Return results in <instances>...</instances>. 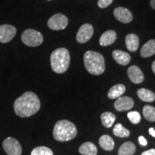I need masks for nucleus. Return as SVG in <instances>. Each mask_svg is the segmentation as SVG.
I'll return each mask as SVG.
<instances>
[{
    "mask_svg": "<svg viewBox=\"0 0 155 155\" xmlns=\"http://www.w3.org/2000/svg\"><path fill=\"white\" fill-rule=\"evenodd\" d=\"M40 108V101L33 92L27 91L15 100L14 110L19 117L27 118L34 115Z\"/></svg>",
    "mask_w": 155,
    "mask_h": 155,
    "instance_id": "1",
    "label": "nucleus"
},
{
    "mask_svg": "<svg viewBox=\"0 0 155 155\" xmlns=\"http://www.w3.org/2000/svg\"><path fill=\"white\" fill-rule=\"evenodd\" d=\"M84 65L88 73L98 75L105 71V60L101 54L96 51L88 50L83 57Z\"/></svg>",
    "mask_w": 155,
    "mask_h": 155,
    "instance_id": "2",
    "label": "nucleus"
},
{
    "mask_svg": "<svg viewBox=\"0 0 155 155\" xmlns=\"http://www.w3.org/2000/svg\"><path fill=\"white\" fill-rule=\"evenodd\" d=\"M53 134L55 140L62 142L68 141L76 137L77 129L73 122L68 120H61L55 124Z\"/></svg>",
    "mask_w": 155,
    "mask_h": 155,
    "instance_id": "3",
    "label": "nucleus"
},
{
    "mask_svg": "<svg viewBox=\"0 0 155 155\" xmlns=\"http://www.w3.org/2000/svg\"><path fill=\"white\" fill-rule=\"evenodd\" d=\"M71 56L66 48H61L54 50L50 55V64L53 71L56 73H63L68 69Z\"/></svg>",
    "mask_w": 155,
    "mask_h": 155,
    "instance_id": "4",
    "label": "nucleus"
},
{
    "mask_svg": "<svg viewBox=\"0 0 155 155\" xmlns=\"http://www.w3.org/2000/svg\"><path fill=\"white\" fill-rule=\"evenodd\" d=\"M22 41L29 47H38L43 42V37L40 32L33 29H28L23 32Z\"/></svg>",
    "mask_w": 155,
    "mask_h": 155,
    "instance_id": "5",
    "label": "nucleus"
},
{
    "mask_svg": "<svg viewBox=\"0 0 155 155\" xmlns=\"http://www.w3.org/2000/svg\"><path fill=\"white\" fill-rule=\"evenodd\" d=\"M3 149L8 155H21L22 149L21 144L13 137H7L2 143Z\"/></svg>",
    "mask_w": 155,
    "mask_h": 155,
    "instance_id": "6",
    "label": "nucleus"
},
{
    "mask_svg": "<svg viewBox=\"0 0 155 155\" xmlns=\"http://www.w3.org/2000/svg\"><path fill=\"white\" fill-rule=\"evenodd\" d=\"M68 25V19L62 14H56L48 21V28L53 30H64Z\"/></svg>",
    "mask_w": 155,
    "mask_h": 155,
    "instance_id": "7",
    "label": "nucleus"
},
{
    "mask_svg": "<svg viewBox=\"0 0 155 155\" xmlns=\"http://www.w3.org/2000/svg\"><path fill=\"white\" fill-rule=\"evenodd\" d=\"M94 28L91 24H84L79 28L76 35V40L79 43H86L94 35Z\"/></svg>",
    "mask_w": 155,
    "mask_h": 155,
    "instance_id": "8",
    "label": "nucleus"
},
{
    "mask_svg": "<svg viewBox=\"0 0 155 155\" xmlns=\"http://www.w3.org/2000/svg\"><path fill=\"white\" fill-rule=\"evenodd\" d=\"M17 30L10 25H2L0 26V42L6 43L11 41L15 38Z\"/></svg>",
    "mask_w": 155,
    "mask_h": 155,
    "instance_id": "9",
    "label": "nucleus"
},
{
    "mask_svg": "<svg viewBox=\"0 0 155 155\" xmlns=\"http://www.w3.org/2000/svg\"><path fill=\"white\" fill-rule=\"evenodd\" d=\"M134 102L130 97L121 96L118 98L114 103V108L118 111H128L133 108Z\"/></svg>",
    "mask_w": 155,
    "mask_h": 155,
    "instance_id": "10",
    "label": "nucleus"
},
{
    "mask_svg": "<svg viewBox=\"0 0 155 155\" xmlns=\"http://www.w3.org/2000/svg\"><path fill=\"white\" fill-rule=\"evenodd\" d=\"M114 17L122 23H129L132 21L133 15L129 9L124 7H117L114 11Z\"/></svg>",
    "mask_w": 155,
    "mask_h": 155,
    "instance_id": "11",
    "label": "nucleus"
},
{
    "mask_svg": "<svg viewBox=\"0 0 155 155\" xmlns=\"http://www.w3.org/2000/svg\"><path fill=\"white\" fill-rule=\"evenodd\" d=\"M128 77L131 82L135 84H139L144 80V76L141 70L137 65H131L127 71Z\"/></svg>",
    "mask_w": 155,
    "mask_h": 155,
    "instance_id": "12",
    "label": "nucleus"
},
{
    "mask_svg": "<svg viewBox=\"0 0 155 155\" xmlns=\"http://www.w3.org/2000/svg\"><path fill=\"white\" fill-rule=\"evenodd\" d=\"M116 38H117L116 32L114 30H110L106 31L101 36L99 40L100 45L101 46H104V47L111 45L114 43V42L116 41Z\"/></svg>",
    "mask_w": 155,
    "mask_h": 155,
    "instance_id": "13",
    "label": "nucleus"
},
{
    "mask_svg": "<svg viewBox=\"0 0 155 155\" xmlns=\"http://www.w3.org/2000/svg\"><path fill=\"white\" fill-rule=\"evenodd\" d=\"M112 55H113L114 59L115 60L116 63H118L119 65H128L131 61L130 55L124 51H122V50H114L113 53H112Z\"/></svg>",
    "mask_w": 155,
    "mask_h": 155,
    "instance_id": "14",
    "label": "nucleus"
},
{
    "mask_svg": "<svg viewBox=\"0 0 155 155\" xmlns=\"http://www.w3.org/2000/svg\"><path fill=\"white\" fill-rule=\"evenodd\" d=\"M126 45L131 52H136L139 48V39L135 34H129L126 37Z\"/></svg>",
    "mask_w": 155,
    "mask_h": 155,
    "instance_id": "15",
    "label": "nucleus"
},
{
    "mask_svg": "<svg viewBox=\"0 0 155 155\" xmlns=\"http://www.w3.org/2000/svg\"><path fill=\"white\" fill-rule=\"evenodd\" d=\"M141 56L142 58H149L155 54V40H149L141 48L140 52Z\"/></svg>",
    "mask_w": 155,
    "mask_h": 155,
    "instance_id": "16",
    "label": "nucleus"
},
{
    "mask_svg": "<svg viewBox=\"0 0 155 155\" xmlns=\"http://www.w3.org/2000/svg\"><path fill=\"white\" fill-rule=\"evenodd\" d=\"M126 91V87L123 84H116L112 86L108 92V97L110 99H116L119 98Z\"/></svg>",
    "mask_w": 155,
    "mask_h": 155,
    "instance_id": "17",
    "label": "nucleus"
},
{
    "mask_svg": "<svg viewBox=\"0 0 155 155\" xmlns=\"http://www.w3.org/2000/svg\"><path fill=\"white\" fill-rule=\"evenodd\" d=\"M79 152L83 155H96L98 150L96 145L90 141L83 143L79 147Z\"/></svg>",
    "mask_w": 155,
    "mask_h": 155,
    "instance_id": "18",
    "label": "nucleus"
},
{
    "mask_svg": "<svg viewBox=\"0 0 155 155\" xmlns=\"http://www.w3.org/2000/svg\"><path fill=\"white\" fill-rule=\"evenodd\" d=\"M137 96L145 102H153L155 100V94L147 88H140L137 91Z\"/></svg>",
    "mask_w": 155,
    "mask_h": 155,
    "instance_id": "19",
    "label": "nucleus"
},
{
    "mask_svg": "<svg viewBox=\"0 0 155 155\" xmlns=\"http://www.w3.org/2000/svg\"><path fill=\"white\" fill-rule=\"evenodd\" d=\"M99 145L106 151H111L114 148V141L110 136L103 135L99 139Z\"/></svg>",
    "mask_w": 155,
    "mask_h": 155,
    "instance_id": "20",
    "label": "nucleus"
},
{
    "mask_svg": "<svg viewBox=\"0 0 155 155\" xmlns=\"http://www.w3.org/2000/svg\"><path fill=\"white\" fill-rule=\"evenodd\" d=\"M136 152V146L131 141H127L120 147L118 155H133Z\"/></svg>",
    "mask_w": 155,
    "mask_h": 155,
    "instance_id": "21",
    "label": "nucleus"
},
{
    "mask_svg": "<svg viewBox=\"0 0 155 155\" xmlns=\"http://www.w3.org/2000/svg\"><path fill=\"white\" fill-rule=\"evenodd\" d=\"M102 124L106 128H110L113 126L114 121L116 120V116L111 112H104L101 116Z\"/></svg>",
    "mask_w": 155,
    "mask_h": 155,
    "instance_id": "22",
    "label": "nucleus"
},
{
    "mask_svg": "<svg viewBox=\"0 0 155 155\" xmlns=\"http://www.w3.org/2000/svg\"><path fill=\"white\" fill-rule=\"evenodd\" d=\"M113 133L116 137H121V138L128 137L130 134V131L124 127L121 124H117L115 125L113 129Z\"/></svg>",
    "mask_w": 155,
    "mask_h": 155,
    "instance_id": "23",
    "label": "nucleus"
},
{
    "mask_svg": "<svg viewBox=\"0 0 155 155\" xmlns=\"http://www.w3.org/2000/svg\"><path fill=\"white\" fill-rule=\"evenodd\" d=\"M143 115L147 121H155V108L150 105H146L143 108Z\"/></svg>",
    "mask_w": 155,
    "mask_h": 155,
    "instance_id": "24",
    "label": "nucleus"
},
{
    "mask_svg": "<svg viewBox=\"0 0 155 155\" xmlns=\"http://www.w3.org/2000/svg\"><path fill=\"white\" fill-rule=\"evenodd\" d=\"M31 155H53V152L48 147L41 146L33 149L31 152Z\"/></svg>",
    "mask_w": 155,
    "mask_h": 155,
    "instance_id": "25",
    "label": "nucleus"
},
{
    "mask_svg": "<svg viewBox=\"0 0 155 155\" xmlns=\"http://www.w3.org/2000/svg\"><path fill=\"white\" fill-rule=\"evenodd\" d=\"M127 117L133 124H137L141 121V115L137 111H130L127 114Z\"/></svg>",
    "mask_w": 155,
    "mask_h": 155,
    "instance_id": "26",
    "label": "nucleus"
},
{
    "mask_svg": "<svg viewBox=\"0 0 155 155\" xmlns=\"http://www.w3.org/2000/svg\"><path fill=\"white\" fill-rule=\"evenodd\" d=\"M113 1L114 0H98V6L101 9L106 8L111 5L113 2Z\"/></svg>",
    "mask_w": 155,
    "mask_h": 155,
    "instance_id": "27",
    "label": "nucleus"
},
{
    "mask_svg": "<svg viewBox=\"0 0 155 155\" xmlns=\"http://www.w3.org/2000/svg\"><path fill=\"white\" fill-rule=\"evenodd\" d=\"M141 155H155V150L154 149H151V150L145 151Z\"/></svg>",
    "mask_w": 155,
    "mask_h": 155,
    "instance_id": "28",
    "label": "nucleus"
},
{
    "mask_svg": "<svg viewBox=\"0 0 155 155\" xmlns=\"http://www.w3.org/2000/svg\"><path fill=\"white\" fill-rule=\"evenodd\" d=\"M139 143H140L141 145H142V146H147V141L146 139L144 137H142V136H141V137H139Z\"/></svg>",
    "mask_w": 155,
    "mask_h": 155,
    "instance_id": "29",
    "label": "nucleus"
},
{
    "mask_svg": "<svg viewBox=\"0 0 155 155\" xmlns=\"http://www.w3.org/2000/svg\"><path fill=\"white\" fill-rule=\"evenodd\" d=\"M149 132H150V135H152L153 137H155V129L154 128H150V129H149Z\"/></svg>",
    "mask_w": 155,
    "mask_h": 155,
    "instance_id": "30",
    "label": "nucleus"
},
{
    "mask_svg": "<svg viewBox=\"0 0 155 155\" xmlns=\"http://www.w3.org/2000/svg\"><path fill=\"white\" fill-rule=\"evenodd\" d=\"M150 5H151V7H152V8L155 10V0H151Z\"/></svg>",
    "mask_w": 155,
    "mask_h": 155,
    "instance_id": "31",
    "label": "nucleus"
},
{
    "mask_svg": "<svg viewBox=\"0 0 155 155\" xmlns=\"http://www.w3.org/2000/svg\"><path fill=\"white\" fill-rule=\"evenodd\" d=\"M152 71H153V72H154V73L155 74V61L152 63Z\"/></svg>",
    "mask_w": 155,
    "mask_h": 155,
    "instance_id": "32",
    "label": "nucleus"
},
{
    "mask_svg": "<svg viewBox=\"0 0 155 155\" xmlns=\"http://www.w3.org/2000/svg\"><path fill=\"white\" fill-rule=\"evenodd\" d=\"M48 1H50V0H48Z\"/></svg>",
    "mask_w": 155,
    "mask_h": 155,
    "instance_id": "33",
    "label": "nucleus"
}]
</instances>
